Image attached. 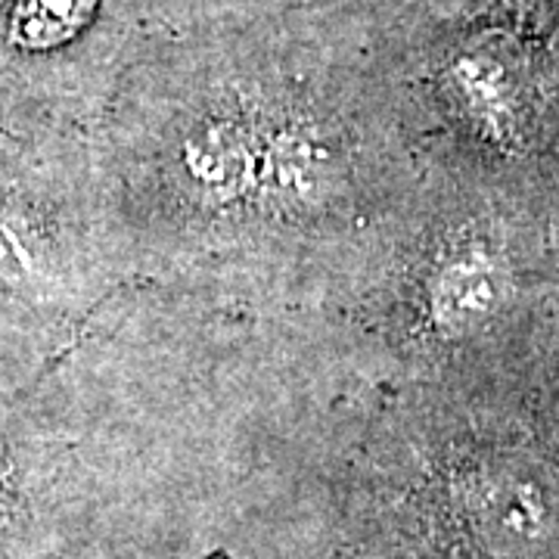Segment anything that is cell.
Segmentation results:
<instances>
[{
    "label": "cell",
    "mask_w": 559,
    "mask_h": 559,
    "mask_svg": "<svg viewBox=\"0 0 559 559\" xmlns=\"http://www.w3.org/2000/svg\"><path fill=\"white\" fill-rule=\"evenodd\" d=\"M385 3L165 28L91 128L124 280L342 318L414 218Z\"/></svg>",
    "instance_id": "1"
},
{
    "label": "cell",
    "mask_w": 559,
    "mask_h": 559,
    "mask_svg": "<svg viewBox=\"0 0 559 559\" xmlns=\"http://www.w3.org/2000/svg\"><path fill=\"white\" fill-rule=\"evenodd\" d=\"M444 513L491 559H528L550 544L559 498L544 463L516 444H488L444 460Z\"/></svg>",
    "instance_id": "5"
},
{
    "label": "cell",
    "mask_w": 559,
    "mask_h": 559,
    "mask_svg": "<svg viewBox=\"0 0 559 559\" xmlns=\"http://www.w3.org/2000/svg\"><path fill=\"white\" fill-rule=\"evenodd\" d=\"M159 28L156 0H0V119L91 131Z\"/></svg>",
    "instance_id": "4"
},
{
    "label": "cell",
    "mask_w": 559,
    "mask_h": 559,
    "mask_svg": "<svg viewBox=\"0 0 559 559\" xmlns=\"http://www.w3.org/2000/svg\"><path fill=\"white\" fill-rule=\"evenodd\" d=\"M66 345L0 301V559H35L75 503L106 498Z\"/></svg>",
    "instance_id": "3"
},
{
    "label": "cell",
    "mask_w": 559,
    "mask_h": 559,
    "mask_svg": "<svg viewBox=\"0 0 559 559\" xmlns=\"http://www.w3.org/2000/svg\"><path fill=\"white\" fill-rule=\"evenodd\" d=\"M500 16H507L513 35L544 38L559 25V0H491Z\"/></svg>",
    "instance_id": "7"
},
{
    "label": "cell",
    "mask_w": 559,
    "mask_h": 559,
    "mask_svg": "<svg viewBox=\"0 0 559 559\" xmlns=\"http://www.w3.org/2000/svg\"><path fill=\"white\" fill-rule=\"evenodd\" d=\"M3 124H10V121H3V119H0V128H3Z\"/></svg>",
    "instance_id": "8"
},
{
    "label": "cell",
    "mask_w": 559,
    "mask_h": 559,
    "mask_svg": "<svg viewBox=\"0 0 559 559\" xmlns=\"http://www.w3.org/2000/svg\"><path fill=\"white\" fill-rule=\"evenodd\" d=\"M165 28H202V25H230L255 22L308 10H336V7H370L395 0H156Z\"/></svg>",
    "instance_id": "6"
},
{
    "label": "cell",
    "mask_w": 559,
    "mask_h": 559,
    "mask_svg": "<svg viewBox=\"0 0 559 559\" xmlns=\"http://www.w3.org/2000/svg\"><path fill=\"white\" fill-rule=\"evenodd\" d=\"M128 283L103 221L91 131L0 128V301L72 340Z\"/></svg>",
    "instance_id": "2"
}]
</instances>
